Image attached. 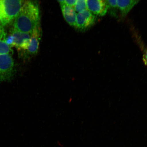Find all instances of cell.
Listing matches in <instances>:
<instances>
[{
  "label": "cell",
  "instance_id": "6da1fadb",
  "mask_svg": "<svg viewBox=\"0 0 147 147\" xmlns=\"http://www.w3.org/2000/svg\"><path fill=\"white\" fill-rule=\"evenodd\" d=\"M40 14L38 3L25 1L14 20V29L31 34L36 26L40 23Z\"/></svg>",
  "mask_w": 147,
  "mask_h": 147
},
{
  "label": "cell",
  "instance_id": "7a4b0ae2",
  "mask_svg": "<svg viewBox=\"0 0 147 147\" xmlns=\"http://www.w3.org/2000/svg\"><path fill=\"white\" fill-rule=\"evenodd\" d=\"M25 1L0 0V20L3 26L15 19Z\"/></svg>",
  "mask_w": 147,
  "mask_h": 147
},
{
  "label": "cell",
  "instance_id": "3957f363",
  "mask_svg": "<svg viewBox=\"0 0 147 147\" xmlns=\"http://www.w3.org/2000/svg\"><path fill=\"white\" fill-rule=\"evenodd\" d=\"M14 71V62L11 55L0 54V83L10 80Z\"/></svg>",
  "mask_w": 147,
  "mask_h": 147
},
{
  "label": "cell",
  "instance_id": "277c9868",
  "mask_svg": "<svg viewBox=\"0 0 147 147\" xmlns=\"http://www.w3.org/2000/svg\"><path fill=\"white\" fill-rule=\"evenodd\" d=\"M42 36V30L40 23L36 26L32 33L29 45L26 51H24L23 56L29 58L38 53Z\"/></svg>",
  "mask_w": 147,
  "mask_h": 147
},
{
  "label": "cell",
  "instance_id": "5b68a950",
  "mask_svg": "<svg viewBox=\"0 0 147 147\" xmlns=\"http://www.w3.org/2000/svg\"><path fill=\"white\" fill-rule=\"evenodd\" d=\"M96 21V16L88 9L77 13L75 28L79 31L84 32L94 24Z\"/></svg>",
  "mask_w": 147,
  "mask_h": 147
},
{
  "label": "cell",
  "instance_id": "8992f818",
  "mask_svg": "<svg viewBox=\"0 0 147 147\" xmlns=\"http://www.w3.org/2000/svg\"><path fill=\"white\" fill-rule=\"evenodd\" d=\"M14 38L13 47H15L20 51L27 50L30 42L31 34L19 32L13 29L11 33Z\"/></svg>",
  "mask_w": 147,
  "mask_h": 147
},
{
  "label": "cell",
  "instance_id": "52a82bcc",
  "mask_svg": "<svg viewBox=\"0 0 147 147\" xmlns=\"http://www.w3.org/2000/svg\"><path fill=\"white\" fill-rule=\"evenodd\" d=\"M88 10L94 15L103 16L108 12V6L106 1L103 0H88Z\"/></svg>",
  "mask_w": 147,
  "mask_h": 147
},
{
  "label": "cell",
  "instance_id": "ba28073f",
  "mask_svg": "<svg viewBox=\"0 0 147 147\" xmlns=\"http://www.w3.org/2000/svg\"><path fill=\"white\" fill-rule=\"evenodd\" d=\"M63 17L66 22L71 26L75 27L77 13L73 7L69 6L64 3L63 1H59Z\"/></svg>",
  "mask_w": 147,
  "mask_h": 147
},
{
  "label": "cell",
  "instance_id": "9c48e42d",
  "mask_svg": "<svg viewBox=\"0 0 147 147\" xmlns=\"http://www.w3.org/2000/svg\"><path fill=\"white\" fill-rule=\"evenodd\" d=\"M139 2V1L137 0H117V4L119 10L120 11L121 18H123L125 17L129 12Z\"/></svg>",
  "mask_w": 147,
  "mask_h": 147
},
{
  "label": "cell",
  "instance_id": "30bf717a",
  "mask_svg": "<svg viewBox=\"0 0 147 147\" xmlns=\"http://www.w3.org/2000/svg\"><path fill=\"white\" fill-rule=\"evenodd\" d=\"M131 31L133 38L142 51L143 62L145 65L147 66V47L142 41L138 32L134 28H131Z\"/></svg>",
  "mask_w": 147,
  "mask_h": 147
},
{
  "label": "cell",
  "instance_id": "8fae6325",
  "mask_svg": "<svg viewBox=\"0 0 147 147\" xmlns=\"http://www.w3.org/2000/svg\"><path fill=\"white\" fill-rule=\"evenodd\" d=\"M108 6V11L112 16L117 18L119 9L117 7V1L108 0L106 1Z\"/></svg>",
  "mask_w": 147,
  "mask_h": 147
},
{
  "label": "cell",
  "instance_id": "7c38bea8",
  "mask_svg": "<svg viewBox=\"0 0 147 147\" xmlns=\"http://www.w3.org/2000/svg\"><path fill=\"white\" fill-rule=\"evenodd\" d=\"M13 51L11 47L7 45L4 39L0 36V54L12 55Z\"/></svg>",
  "mask_w": 147,
  "mask_h": 147
},
{
  "label": "cell",
  "instance_id": "4fadbf2b",
  "mask_svg": "<svg viewBox=\"0 0 147 147\" xmlns=\"http://www.w3.org/2000/svg\"><path fill=\"white\" fill-rule=\"evenodd\" d=\"M75 11L78 13L82 12L87 9V2L86 0H77L74 7Z\"/></svg>",
  "mask_w": 147,
  "mask_h": 147
},
{
  "label": "cell",
  "instance_id": "5bb4252c",
  "mask_svg": "<svg viewBox=\"0 0 147 147\" xmlns=\"http://www.w3.org/2000/svg\"><path fill=\"white\" fill-rule=\"evenodd\" d=\"M6 36V34H5V32L3 26L2 24L1 20H0V36L4 40L5 37Z\"/></svg>",
  "mask_w": 147,
  "mask_h": 147
},
{
  "label": "cell",
  "instance_id": "9a60e30c",
  "mask_svg": "<svg viewBox=\"0 0 147 147\" xmlns=\"http://www.w3.org/2000/svg\"><path fill=\"white\" fill-rule=\"evenodd\" d=\"M77 0H65L63 1L64 3L66 5H69L71 7H74L76 2Z\"/></svg>",
  "mask_w": 147,
  "mask_h": 147
}]
</instances>
